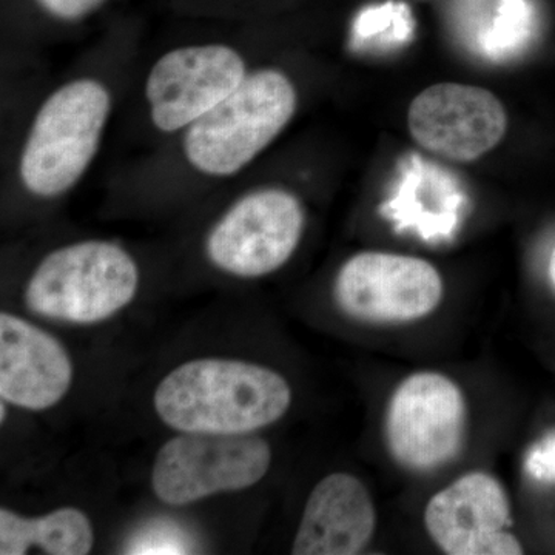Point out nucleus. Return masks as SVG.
I'll list each match as a JSON object with an SVG mask.
<instances>
[{"label": "nucleus", "instance_id": "17", "mask_svg": "<svg viewBox=\"0 0 555 555\" xmlns=\"http://www.w3.org/2000/svg\"><path fill=\"white\" fill-rule=\"evenodd\" d=\"M526 470L537 480L555 481V436L532 448L526 459Z\"/></svg>", "mask_w": 555, "mask_h": 555}, {"label": "nucleus", "instance_id": "10", "mask_svg": "<svg viewBox=\"0 0 555 555\" xmlns=\"http://www.w3.org/2000/svg\"><path fill=\"white\" fill-rule=\"evenodd\" d=\"M408 129L426 152L454 163H473L503 141L507 113L503 102L483 87L441 82L411 102Z\"/></svg>", "mask_w": 555, "mask_h": 555}, {"label": "nucleus", "instance_id": "9", "mask_svg": "<svg viewBox=\"0 0 555 555\" xmlns=\"http://www.w3.org/2000/svg\"><path fill=\"white\" fill-rule=\"evenodd\" d=\"M466 403L460 387L437 372H418L397 387L387 409L390 452L416 470L443 465L462 447Z\"/></svg>", "mask_w": 555, "mask_h": 555}, {"label": "nucleus", "instance_id": "16", "mask_svg": "<svg viewBox=\"0 0 555 555\" xmlns=\"http://www.w3.org/2000/svg\"><path fill=\"white\" fill-rule=\"evenodd\" d=\"M43 16L60 24H79L104 9L109 0H30Z\"/></svg>", "mask_w": 555, "mask_h": 555}, {"label": "nucleus", "instance_id": "3", "mask_svg": "<svg viewBox=\"0 0 555 555\" xmlns=\"http://www.w3.org/2000/svg\"><path fill=\"white\" fill-rule=\"evenodd\" d=\"M112 96L96 79L69 80L50 94L33 119L20 158L24 188L56 198L78 184L100 149Z\"/></svg>", "mask_w": 555, "mask_h": 555}, {"label": "nucleus", "instance_id": "4", "mask_svg": "<svg viewBox=\"0 0 555 555\" xmlns=\"http://www.w3.org/2000/svg\"><path fill=\"white\" fill-rule=\"evenodd\" d=\"M134 259L108 241H82L56 248L28 280L25 301L39 315L75 324L100 323L137 295Z\"/></svg>", "mask_w": 555, "mask_h": 555}, {"label": "nucleus", "instance_id": "6", "mask_svg": "<svg viewBox=\"0 0 555 555\" xmlns=\"http://www.w3.org/2000/svg\"><path fill=\"white\" fill-rule=\"evenodd\" d=\"M305 222V208L294 193L255 190L236 201L210 230L207 257L233 276L270 275L297 250Z\"/></svg>", "mask_w": 555, "mask_h": 555}, {"label": "nucleus", "instance_id": "13", "mask_svg": "<svg viewBox=\"0 0 555 555\" xmlns=\"http://www.w3.org/2000/svg\"><path fill=\"white\" fill-rule=\"evenodd\" d=\"M377 526L366 486L346 473L324 477L310 492L292 553L352 555L371 542Z\"/></svg>", "mask_w": 555, "mask_h": 555}, {"label": "nucleus", "instance_id": "5", "mask_svg": "<svg viewBox=\"0 0 555 555\" xmlns=\"http://www.w3.org/2000/svg\"><path fill=\"white\" fill-rule=\"evenodd\" d=\"M270 463L268 441L250 434L181 433L156 455L153 491L167 505H189L257 485Z\"/></svg>", "mask_w": 555, "mask_h": 555}, {"label": "nucleus", "instance_id": "15", "mask_svg": "<svg viewBox=\"0 0 555 555\" xmlns=\"http://www.w3.org/2000/svg\"><path fill=\"white\" fill-rule=\"evenodd\" d=\"M532 7L529 0H500L492 27L481 39L488 54L502 56L516 50L531 31Z\"/></svg>", "mask_w": 555, "mask_h": 555}, {"label": "nucleus", "instance_id": "8", "mask_svg": "<svg viewBox=\"0 0 555 555\" xmlns=\"http://www.w3.org/2000/svg\"><path fill=\"white\" fill-rule=\"evenodd\" d=\"M334 294L339 309L357 320L408 323L438 308L443 280L426 259L363 251L339 269Z\"/></svg>", "mask_w": 555, "mask_h": 555}, {"label": "nucleus", "instance_id": "18", "mask_svg": "<svg viewBox=\"0 0 555 555\" xmlns=\"http://www.w3.org/2000/svg\"><path fill=\"white\" fill-rule=\"evenodd\" d=\"M550 278H551V283H553V286L555 288V247H554L553 254H551V259H550Z\"/></svg>", "mask_w": 555, "mask_h": 555}, {"label": "nucleus", "instance_id": "12", "mask_svg": "<svg viewBox=\"0 0 555 555\" xmlns=\"http://www.w3.org/2000/svg\"><path fill=\"white\" fill-rule=\"evenodd\" d=\"M73 364L67 350L46 331L3 312L0 315V397L43 411L67 396Z\"/></svg>", "mask_w": 555, "mask_h": 555}, {"label": "nucleus", "instance_id": "14", "mask_svg": "<svg viewBox=\"0 0 555 555\" xmlns=\"http://www.w3.org/2000/svg\"><path fill=\"white\" fill-rule=\"evenodd\" d=\"M90 518L76 507H61L43 517L27 518L0 509V554L24 555L31 547L53 555H86L93 550Z\"/></svg>", "mask_w": 555, "mask_h": 555}, {"label": "nucleus", "instance_id": "7", "mask_svg": "<svg viewBox=\"0 0 555 555\" xmlns=\"http://www.w3.org/2000/svg\"><path fill=\"white\" fill-rule=\"evenodd\" d=\"M246 76L244 57L225 43L170 50L145 80L150 119L163 133L189 129L238 89Z\"/></svg>", "mask_w": 555, "mask_h": 555}, {"label": "nucleus", "instance_id": "11", "mask_svg": "<svg viewBox=\"0 0 555 555\" xmlns=\"http://www.w3.org/2000/svg\"><path fill=\"white\" fill-rule=\"evenodd\" d=\"M509 500L503 486L485 473L460 477L427 503L430 539L451 555H517L524 546L507 531Z\"/></svg>", "mask_w": 555, "mask_h": 555}, {"label": "nucleus", "instance_id": "2", "mask_svg": "<svg viewBox=\"0 0 555 555\" xmlns=\"http://www.w3.org/2000/svg\"><path fill=\"white\" fill-rule=\"evenodd\" d=\"M297 107V89L283 72L247 73L238 89L185 129V159L207 177H233L280 137Z\"/></svg>", "mask_w": 555, "mask_h": 555}, {"label": "nucleus", "instance_id": "1", "mask_svg": "<svg viewBox=\"0 0 555 555\" xmlns=\"http://www.w3.org/2000/svg\"><path fill=\"white\" fill-rule=\"evenodd\" d=\"M153 403L179 433L251 434L286 414L292 390L272 369L201 358L173 369L156 387Z\"/></svg>", "mask_w": 555, "mask_h": 555}]
</instances>
